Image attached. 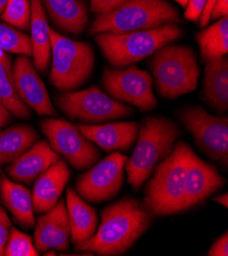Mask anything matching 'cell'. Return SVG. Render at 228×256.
Instances as JSON below:
<instances>
[{"mask_svg":"<svg viewBox=\"0 0 228 256\" xmlns=\"http://www.w3.org/2000/svg\"><path fill=\"white\" fill-rule=\"evenodd\" d=\"M150 224L151 214L144 204L136 198L126 197L103 210L94 235L76 249L103 256L121 255L135 244Z\"/></svg>","mask_w":228,"mask_h":256,"instance_id":"6da1fadb","label":"cell"},{"mask_svg":"<svg viewBox=\"0 0 228 256\" xmlns=\"http://www.w3.org/2000/svg\"><path fill=\"white\" fill-rule=\"evenodd\" d=\"M180 136L179 126L168 118L149 116L142 120L136 147L124 166L133 189L140 188L156 166L170 154Z\"/></svg>","mask_w":228,"mask_h":256,"instance_id":"7a4b0ae2","label":"cell"},{"mask_svg":"<svg viewBox=\"0 0 228 256\" xmlns=\"http://www.w3.org/2000/svg\"><path fill=\"white\" fill-rule=\"evenodd\" d=\"M190 147L177 143L163 160L145 187L143 204L155 216L175 214L184 210L185 170Z\"/></svg>","mask_w":228,"mask_h":256,"instance_id":"3957f363","label":"cell"},{"mask_svg":"<svg viewBox=\"0 0 228 256\" xmlns=\"http://www.w3.org/2000/svg\"><path fill=\"white\" fill-rule=\"evenodd\" d=\"M180 22L179 12L166 0H124L113 10L99 14L89 33H128Z\"/></svg>","mask_w":228,"mask_h":256,"instance_id":"277c9868","label":"cell"},{"mask_svg":"<svg viewBox=\"0 0 228 256\" xmlns=\"http://www.w3.org/2000/svg\"><path fill=\"white\" fill-rule=\"evenodd\" d=\"M181 34L179 26L167 24L149 30L121 34L100 33L96 35L95 41L109 64L122 68L155 54L158 49L178 39Z\"/></svg>","mask_w":228,"mask_h":256,"instance_id":"5b68a950","label":"cell"},{"mask_svg":"<svg viewBox=\"0 0 228 256\" xmlns=\"http://www.w3.org/2000/svg\"><path fill=\"white\" fill-rule=\"evenodd\" d=\"M150 66L158 91L165 98L175 99L196 89L199 68L188 46L166 45L158 49Z\"/></svg>","mask_w":228,"mask_h":256,"instance_id":"8992f818","label":"cell"},{"mask_svg":"<svg viewBox=\"0 0 228 256\" xmlns=\"http://www.w3.org/2000/svg\"><path fill=\"white\" fill-rule=\"evenodd\" d=\"M53 66L49 81L65 92L75 90L86 83L94 68V51L87 42L67 38L50 29Z\"/></svg>","mask_w":228,"mask_h":256,"instance_id":"52a82bcc","label":"cell"},{"mask_svg":"<svg viewBox=\"0 0 228 256\" xmlns=\"http://www.w3.org/2000/svg\"><path fill=\"white\" fill-rule=\"evenodd\" d=\"M57 104L70 118L85 124L104 122L134 114L133 108L108 96L97 87L66 92L57 98Z\"/></svg>","mask_w":228,"mask_h":256,"instance_id":"ba28073f","label":"cell"},{"mask_svg":"<svg viewBox=\"0 0 228 256\" xmlns=\"http://www.w3.org/2000/svg\"><path fill=\"white\" fill-rule=\"evenodd\" d=\"M40 128L50 147L73 168H89L99 160V150L81 133L78 126L62 118H46Z\"/></svg>","mask_w":228,"mask_h":256,"instance_id":"9c48e42d","label":"cell"},{"mask_svg":"<svg viewBox=\"0 0 228 256\" xmlns=\"http://www.w3.org/2000/svg\"><path fill=\"white\" fill-rule=\"evenodd\" d=\"M179 118L196 145L212 160L228 164V118L215 116L200 106L180 110Z\"/></svg>","mask_w":228,"mask_h":256,"instance_id":"30bf717a","label":"cell"},{"mask_svg":"<svg viewBox=\"0 0 228 256\" xmlns=\"http://www.w3.org/2000/svg\"><path fill=\"white\" fill-rule=\"evenodd\" d=\"M103 85L112 98L127 102L141 112L153 110L158 106L151 76L136 66L124 70L105 68Z\"/></svg>","mask_w":228,"mask_h":256,"instance_id":"8fae6325","label":"cell"},{"mask_svg":"<svg viewBox=\"0 0 228 256\" xmlns=\"http://www.w3.org/2000/svg\"><path fill=\"white\" fill-rule=\"evenodd\" d=\"M127 156L113 152L100 162L78 178L76 190L78 195L88 202L99 203L115 197L122 188L124 166Z\"/></svg>","mask_w":228,"mask_h":256,"instance_id":"7c38bea8","label":"cell"},{"mask_svg":"<svg viewBox=\"0 0 228 256\" xmlns=\"http://www.w3.org/2000/svg\"><path fill=\"white\" fill-rule=\"evenodd\" d=\"M13 76L17 92L25 104L40 116L57 114L45 84L27 56L17 58L13 66Z\"/></svg>","mask_w":228,"mask_h":256,"instance_id":"4fadbf2b","label":"cell"},{"mask_svg":"<svg viewBox=\"0 0 228 256\" xmlns=\"http://www.w3.org/2000/svg\"><path fill=\"white\" fill-rule=\"evenodd\" d=\"M226 183L215 166L199 158L190 148L185 170L184 210L205 201Z\"/></svg>","mask_w":228,"mask_h":256,"instance_id":"5bb4252c","label":"cell"},{"mask_svg":"<svg viewBox=\"0 0 228 256\" xmlns=\"http://www.w3.org/2000/svg\"><path fill=\"white\" fill-rule=\"evenodd\" d=\"M70 239L71 226L67 206L64 200H60L38 218L33 243L39 253L48 250L65 251L69 248Z\"/></svg>","mask_w":228,"mask_h":256,"instance_id":"9a60e30c","label":"cell"},{"mask_svg":"<svg viewBox=\"0 0 228 256\" xmlns=\"http://www.w3.org/2000/svg\"><path fill=\"white\" fill-rule=\"evenodd\" d=\"M70 176L69 166L62 160H59L39 174L32 192L33 210L35 212L44 214L56 206L70 180Z\"/></svg>","mask_w":228,"mask_h":256,"instance_id":"2e32d148","label":"cell"},{"mask_svg":"<svg viewBox=\"0 0 228 256\" xmlns=\"http://www.w3.org/2000/svg\"><path fill=\"white\" fill-rule=\"evenodd\" d=\"M81 133L92 143L107 152L127 151L136 140L138 124L136 122H118L104 124H78Z\"/></svg>","mask_w":228,"mask_h":256,"instance_id":"e0dca14e","label":"cell"},{"mask_svg":"<svg viewBox=\"0 0 228 256\" xmlns=\"http://www.w3.org/2000/svg\"><path fill=\"white\" fill-rule=\"evenodd\" d=\"M61 160L58 153L45 140L34 143L8 168L14 181L31 184L44 170Z\"/></svg>","mask_w":228,"mask_h":256,"instance_id":"ac0fdd59","label":"cell"},{"mask_svg":"<svg viewBox=\"0 0 228 256\" xmlns=\"http://www.w3.org/2000/svg\"><path fill=\"white\" fill-rule=\"evenodd\" d=\"M45 12L59 29L79 35L88 22L87 6L83 0H42Z\"/></svg>","mask_w":228,"mask_h":256,"instance_id":"d6986e66","label":"cell"},{"mask_svg":"<svg viewBox=\"0 0 228 256\" xmlns=\"http://www.w3.org/2000/svg\"><path fill=\"white\" fill-rule=\"evenodd\" d=\"M67 212L71 226V239L75 246L92 237L96 231L98 218L95 210L74 189L67 191Z\"/></svg>","mask_w":228,"mask_h":256,"instance_id":"ffe728a7","label":"cell"},{"mask_svg":"<svg viewBox=\"0 0 228 256\" xmlns=\"http://www.w3.org/2000/svg\"><path fill=\"white\" fill-rule=\"evenodd\" d=\"M31 2V45L34 66L41 74H45L49 64L52 46H50V28L47 22L46 12L41 0Z\"/></svg>","mask_w":228,"mask_h":256,"instance_id":"44dd1931","label":"cell"},{"mask_svg":"<svg viewBox=\"0 0 228 256\" xmlns=\"http://www.w3.org/2000/svg\"><path fill=\"white\" fill-rule=\"evenodd\" d=\"M0 191L3 202L15 220L24 228H33L35 218L31 191L6 176L0 178Z\"/></svg>","mask_w":228,"mask_h":256,"instance_id":"7402d4cb","label":"cell"},{"mask_svg":"<svg viewBox=\"0 0 228 256\" xmlns=\"http://www.w3.org/2000/svg\"><path fill=\"white\" fill-rule=\"evenodd\" d=\"M202 94L218 112L228 110V60L225 56L206 62Z\"/></svg>","mask_w":228,"mask_h":256,"instance_id":"603a6c76","label":"cell"},{"mask_svg":"<svg viewBox=\"0 0 228 256\" xmlns=\"http://www.w3.org/2000/svg\"><path fill=\"white\" fill-rule=\"evenodd\" d=\"M37 139L38 133L31 126L17 124L0 129V168L17 160Z\"/></svg>","mask_w":228,"mask_h":256,"instance_id":"cb8c5ba5","label":"cell"},{"mask_svg":"<svg viewBox=\"0 0 228 256\" xmlns=\"http://www.w3.org/2000/svg\"><path fill=\"white\" fill-rule=\"evenodd\" d=\"M0 101L13 116L30 118V110L20 98L15 86L11 58L5 51H0Z\"/></svg>","mask_w":228,"mask_h":256,"instance_id":"d4e9b609","label":"cell"},{"mask_svg":"<svg viewBox=\"0 0 228 256\" xmlns=\"http://www.w3.org/2000/svg\"><path fill=\"white\" fill-rule=\"evenodd\" d=\"M202 62L224 56L228 52V18H219L204 31L196 35Z\"/></svg>","mask_w":228,"mask_h":256,"instance_id":"484cf974","label":"cell"},{"mask_svg":"<svg viewBox=\"0 0 228 256\" xmlns=\"http://www.w3.org/2000/svg\"><path fill=\"white\" fill-rule=\"evenodd\" d=\"M0 50L6 52L32 56V45L30 37L9 24L0 22Z\"/></svg>","mask_w":228,"mask_h":256,"instance_id":"4316f807","label":"cell"},{"mask_svg":"<svg viewBox=\"0 0 228 256\" xmlns=\"http://www.w3.org/2000/svg\"><path fill=\"white\" fill-rule=\"evenodd\" d=\"M2 20L18 30H29L31 22V2L30 0H9L2 12Z\"/></svg>","mask_w":228,"mask_h":256,"instance_id":"83f0119b","label":"cell"},{"mask_svg":"<svg viewBox=\"0 0 228 256\" xmlns=\"http://www.w3.org/2000/svg\"><path fill=\"white\" fill-rule=\"evenodd\" d=\"M6 256H38L39 252L36 250L32 238L19 231L16 228H12L10 238L5 248Z\"/></svg>","mask_w":228,"mask_h":256,"instance_id":"f1b7e54d","label":"cell"},{"mask_svg":"<svg viewBox=\"0 0 228 256\" xmlns=\"http://www.w3.org/2000/svg\"><path fill=\"white\" fill-rule=\"evenodd\" d=\"M12 222L6 210L0 206V256L5 255V248L10 238Z\"/></svg>","mask_w":228,"mask_h":256,"instance_id":"f546056e","label":"cell"},{"mask_svg":"<svg viewBox=\"0 0 228 256\" xmlns=\"http://www.w3.org/2000/svg\"><path fill=\"white\" fill-rule=\"evenodd\" d=\"M207 4V0H188L185 6L184 18L191 22H197Z\"/></svg>","mask_w":228,"mask_h":256,"instance_id":"4dcf8cb0","label":"cell"},{"mask_svg":"<svg viewBox=\"0 0 228 256\" xmlns=\"http://www.w3.org/2000/svg\"><path fill=\"white\" fill-rule=\"evenodd\" d=\"M124 0H91V12L97 16L107 14L120 6Z\"/></svg>","mask_w":228,"mask_h":256,"instance_id":"1f68e13d","label":"cell"},{"mask_svg":"<svg viewBox=\"0 0 228 256\" xmlns=\"http://www.w3.org/2000/svg\"><path fill=\"white\" fill-rule=\"evenodd\" d=\"M209 256H227L228 255V233L221 235L208 251Z\"/></svg>","mask_w":228,"mask_h":256,"instance_id":"d6a6232c","label":"cell"},{"mask_svg":"<svg viewBox=\"0 0 228 256\" xmlns=\"http://www.w3.org/2000/svg\"><path fill=\"white\" fill-rule=\"evenodd\" d=\"M228 14V0H216L211 12L210 20H216L227 16Z\"/></svg>","mask_w":228,"mask_h":256,"instance_id":"836d02e7","label":"cell"},{"mask_svg":"<svg viewBox=\"0 0 228 256\" xmlns=\"http://www.w3.org/2000/svg\"><path fill=\"white\" fill-rule=\"evenodd\" d=\"M215 2H216V0H207V4H206L204 10H202V14L199 18L200 27H206V26L209 24L212 8H213Z\"/></svg>","mask_w":228,"mask_h":256,"instance_id":"e575fe53","label":"cell"},{"mask_svg":"<svg viewBox=\"0 0 228 256\" xmlns=\"http://www.w3.org/2000/svg\"><path fill=\"white\" fill-rule=\"evenodd\" d=\"M12 120V114L8 110V108L0 101V129H3Z\"/></svg>","mask_w":228,"mask_h":256,"instance_id":"d590c367","label":"cell"},{"mask_svg":"<svg viewBox=\"0 0 228 256\" xmlns=\"http://www.w3.org/2000/svg\"><path fill=\"white\" fill-rule=\"evenodd\" d=\"M228 194L227 193H224L223 195H219V196H217V197H214V201L215 202H217V203H219L220 206H224V208H227L228 206Z\"/></svg>","mask_w":228,"mask_h":256,"instance_id":"8d00e7d4","label":"cell"},{"mask_svg":"<svg viewBox=\"0 0 228 256\" xmlns=\"http://www.w3.org/2000/svg\"><path fill=\"white\" fill-rule=\"evenodd\" d=\"M8 2H9V0H0V14H2V12H4V10H5V8H6L7 4H8Z\"/></svg>","mask_w":228,"mask_h":256,"instance_id":"74e56055","label":"cell"},{"mask_svg":"<svg viewBox=\"0 0 228 256\" xmlns=\"http://www.w3.org/2000/svg\"><path fill=\"white\" fill-rule=\"evenodd\" d=\"M175 2H176L177 4H179L181 6L185 8V6H186V4H187V2H188V0H175Z\"/></svg>","mask_w":228,"mask_h":256,"instance_id":"f35d334b","label":"cell"},{"mask_svg":"<svg viewBox=\"0 0 228 256\" xmlns=\"http://www.w3.org/2000/svg\"><path fill=\"white\" fill-rule=\"evenodd\" d=\"M0 170H2V168H0Z\"/></svg>","mask_w":228,"mask_h":256,"instance_id":"ab89813d","label":"cell"}]
</instances>
